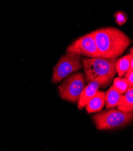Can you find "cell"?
<instances>
[{
	"mask_svg": "<svg viewBox=\"0 0 133 151\" xmlns=\"http://www.w3.org/2000/svg\"><path fill=\"white\" fill-rule=\"evenodd\" d=\"M82 68V58L80 55L66 52L60 58L53 69L52 82L60 83L72 73H75Z\"/></svg>",
	"mask_w": 133,
	"mask_h": 151,
	"instance_id": "4",
	"label": "cell"
},
{
	"mask_svg": "<svg viewBox=\"0 0 133 151\" xmlns=\"http://www.w3.org/2000/svg\"><path fill=\"white\" fill-rule=\"evenodd\" d=\"M131 54L130 53L124 55L123 57L118 59L116 63V71L119 77H122L128 71L130 66Z\"/></svg>",
	"mask_w": 133,
	"mask_h": 151,
	"instance_id": "11",
	"label": "cell"
},
{
	"mask_svg": "<svg viewBox=\"0 0 133 151\" xmlns=\"http://www.w3.org/2000/svg\"><path fill=\"white\" fill-rule=\"evenodd\" d=\"M100 87L103 88L107 87L105 82L101 79L91 81L84 87L78 101L79 109H81L86 106L87 103L98 91Z\"/></svg>",
	"mask_w": 133,
	"mask_h": 151,
	"instance_id": "7",
	"label": "cell"
},
{
	"mask_svg": "<svg viewBox=\"0 0 133 151\" xmlns=\"http://www.w3.org/2000/svg\"><path fill=\"white\" fill-rule=\"evenodd\" d=\"M117 108V110L125 112L133 111V86L129 87L124 95H122Z\"/></svg>",
	"mask_w": 133,
	"mask_h": 151,
	"instance_id": "9",
	"label": "cell"
},
{
	"mask_svg": "<svg viewBox=\"0 0 133 151\" xmlns=\"http://www.w3.org/2000/svg\"><path fill=\"white\" fill-rule=\"evenodd\" d=\"M113 86L122 94H124L129 87L128 80L125 78H121L120 77L116 78L113 80Z\"/></svg>",
	"mask_w": 133,
	"mask_h": 151,
	"instance_id": "12",
	"label": "cell"
},
{
	"mask_svg": "<svg viewBox=\"0 0 133 151\" xmlns=\"http://www.w3.org/2000/svg\"><path fill=\"white\" fill-rule=\"evenodd\" d=\"M129 53L131 54V61H130V66L128 70H133V48L130 49Z\"/></svg>",
	"mask_w": 133,
	"mask_h": 151,
	"instance_id": "15",
	"label": "cell"
},
{
	"mask_svg": "<svg viewBox=\"0 0 133 151\" xmlns=\"http://www.w3.org/2000/svg\"><path fill=\"white\" fill-rule=\"evenodd\" d=\"M114 18L115 22L118 25H122L127 22L128 18L125 12L124 11H118L114 14Z\"/></svg>",
	"mask_w": 133,
	"mask_h": 151,
	"instance_id": "13",
	"label": "cell"
},
{
	"mask_svg": "<svg viewBox=\"0 0 133 151\" xmlns=\"http://www.w3.org/2000/svg\"><path fill=\"white\" fill-rule=\"evenodd\" d=\"M122 93L117 90L113 86L109 89L106 94V109H110L117 107L119 105Z\"/></svg>",
	"mask_w": 133,
	"mask_h": 151,
	"instance_id": "10",
	"label": "cell"
},
{
	"mask_svg": "<svg viewBox=\"0 0 133 151\" xmlns=\"http://www.w3.org/2000/svg\"><path fill=\"white\" fill-rule=\"evenodd\" d=\"M85 87V77L82 73L78 72L68 76L58 87L60 98L72 103L79 101Z\"/></svg>",
	"mask_w": 133,
	"mask_h": 151,
	"instance_id": "5",
	"label": "cell"
},
{
	"mask_svg": "<svg viewBox=\"0 0 133 151\" xmlns=\"http://www.w3.org/2000/svg\"><path fill=\"white\" fill-rule=\"evenodd\" d=\"M117 60V58H82L86 81L89 83L101 79L105 82L107 87L113 81L117 73L116 66Z\"/></svg>",
	"mask_w": 133,
	"mask_h": 151,
	"instance_id": "2",
	"label": "cell"
},
{
	"mask_svg": "<svg viewBox=\"0 0 133 151\" xmlns=\"http://www.w3.org/2000/svg\"><path fill=\"white\" fill-rule=\"evenodd\" d=\"M66 52L74 53L89 58L101 57L92 33L85 35L75 40L67 47Z\"/></svg>",
	"mask_w": 133,
	"mask_h": 151,
	"instance_id": "6",
	"label": "cell"
},
{
	"mask_svg": "<svg viewBox=\"0 0 133 151\" xmlns=\"http://www.w3.org/2000/svg\"><path fill=\"white\" fill-rule=\"evenodd\" d=\"M92 120L99 130L121 128L132 121L133 111L125 112L112 109L95 114Z\"/></svg>",
	"mask_w": 133,
	"mask_h": 151,
	"instance_id": "3",
	"label": "cell"
},
{
	"mask_svg": "<svg viewBox=\"0 0 133 151\" xmlns=\"http://www.w3.org/2000/svg\"><path fill=\"white\" fill-rule=\"evenodd\" d=\"M91 33L101 58H117L125 52L131 42L125 33L115 27L101 28Z\"/></svg>",
	"mask_w": 133,
	"mask_h": 151,
	"instance_id": "1",
	"label": "cell"
},
{
	"mask_svg": "<svg viewBox=\"0 0 133 151\" xmlns=\"http://www.w3.org/2000/svg\"><path fill=\"white\" fill-rule=\"evenodd\" d=\"M105 93L102 91H98L86 105V111L88 113H92L101 111L105 106Z\"/></svg>",
	"mask_w": 133,
	"mask_h": 151,
	"instance_id": "8",
	"label": "cell"
},
{
	"mask_svg": "<svg viewBox=\"0 0 133 151\" xmlns=\"http://www.w3.org/2000/svg\"><path fill=\"white\" fill-rule=\"evenodd\" d=\"M124 78L128 80L129 87L133 86V70L127 71L125 74Z\"/></svg>",
	"mask_w": 133,
	"mask_h": 151,
	"instance_id": "14",
	"label": "cell"
}]
</instances>
